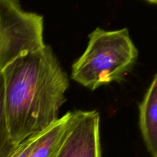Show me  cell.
Segmentation results:
<instances>
[{"label": "cell", "instance_id": "obj_1", "mask_svg": "<svg viewBox=\"0 0 157 157\" xmlns=\"http://www.w3.org/2000/svg\"><path fill=\"white\" fill-rule=\"evenodd\" d=\"M2 75L6 123L15 144L58 121L69 79L50 45L18 57Z\"/></svg>", "mask_w": 157, "mask_h": 157}, {"label": "cell", "instance_id": "obj_3", "mask_svg": "<svg viewBox=\"0 0 157 157\" xmlns=\"http://www.w3.org/2000/svg\"><path fill=\"white\" fill-rule=\"evenodd\" d=\"M43 33L42 15L15 0H0V75L18 57L43 47Z\"/></svg>", "mask_w": 157, "mask_h": 157}, {"label": "cell", "instance_id": "obj_6", "mask_svg": "<svg viewBox=\"0 0 157 157\" xmlns=\"http://www.w3.org/2000/svg\"><path fill=\"white\" fill-rule=\"evenodd\" d=\"M73 112H67L48 127L38 137L29 157H52L67 131Z\"/></svg>", "mask_w": 157, "mask_h": 157}, {"label": "cell", "instance_id": "obj_8", "mask_svg": "<svg viewBox=\"0 0 157 157\" xmlns=\"http://www.w3.org/2000/svg\"><path fill=\"white\" fill-rule=\"evenodd\" d=\"M44 131V130H43ZM43 131L40 132V133H35L32 136H29L28 139L21 142V144L18 145V148H17L16 151L14 153L12 157H29L30 156L31 153H32V149L35 147V144H36L37 140H38V137L41 136V133Z\"/></svg>", "mask_w": 157, "mask_h": 157}, {"label": "cell", "instance_id": "obj_5", "mask_svg": "<svg viewBox=\"0 0 157 157\" xmlns=\"http://www.w3.org/2000/svg\"><path fill=\"white\" fill-rule=\"evenodd\" d=\"M141 134L149 153L157 157V75L139 104Z\"/></svg>", "mask_w": 157, "mask_h": 157}, {"label": "cell", "instance_id": "obj_2", "mask_svg": "<svg viewBox=\"0 0 157 157\" xmlns=\"http://www.w3.org/2000/svg\"><path fill=\"white\" fill-rule=\"evenodd\" d=\"M88 38L85 51L72 64V80L91 90L124 81L139 55L128 29L97 28Z\"/></svg>", "mask_w": 157, "mask_h": 157}, {"label": "cell", "instance_id": "obj_4", "mask_svg": "<svg viewBox=\"0 0 157 157\" xmlns=\"http://www.w3.org/2000/svg\"><path fill=\"white\" fill-rule=\"evenodd\" d=\"M100 122L97 110L73 112L68 128L52 157H102Z\"/></svg>", "mask_w": 157, "mask_h": 157}, {"label": "cell", "instance_id": "obj_7", "mask_svg": "<svg viewBox=\"0 0 157 157\" xmlns=\"http://www.w3.org/2000/svg\"><path fill=\"white\" fill-rule=\"evenodd\" d=\"M19 144L14 142L9 134L4 110V83L0 75V157H12Z\"/></svg>", "mask_w": 157, "mask_h": 157}]
</instances>
